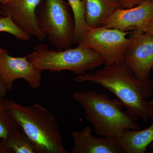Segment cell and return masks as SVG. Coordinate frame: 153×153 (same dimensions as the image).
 <instances>
[{
	"label": "cell",
	"mask_w": 153,
	"mask_h": 153,
	"mask_svg": "<svg viewBox=\"0 0 153 153\" xmlns=\"http://www.w3.org/2000/svg\"><path fill=\"white\" fill-rule=\"evenodd\" d=\"M12 0H0V4L1 5L5 4L10 2Z\"/></svg>",
	"instance_id": "7402d4cb"
},
{
	"label": "cell",
	"mask_w": 153,
	"mask_h": 153,
	"mask_svg": "<svg viewBox=\"0 0 153 153\" xmlns=\"http://www.w3.org/2000/svg\"><path fill=\"white\" fill-rule=\"evenodd\" d=\"M149 0H122L121 8L123 9L134 7Z\"/></svg>",
	"instance_id": "ac0fdd59"
},
{
	"label": "cell",
	"mask_w": 153,
	"mask_h": 153,
	"mask_svg": "<svg viewBox=\"0 0 153 153\" xmlns=\"http://www.w3.org/2000/svg\"><path fill=\"white\" fill-rule=\"evenodd\" d=\"M38 26L57 50L70 48L75 43L74 21L63 0H45L36 10Z\"/></svg>",
	"instance_id": "5b68a950"
},
{
	"label": "cell",
	"mask_w": 153,
	"mask_h": 153,
	"mask_svg": "<svg viewBox=\"0 0 153 153\" xmlns=\"http://www.w3.org/2000/svg\"><path fill=\"white\" fill-rule=\"evenodd\" d=\"M42 0H12L1 5L2 15L10 16L14 23L29 36L43 41L47 37L37 23L36 10Z\"/></svg>",
	"instance_id": "30bf717a"
},
{
	"label": "cell",
	"mask_w": 153,
	"mask_h": 153,
	"mask_svg": "<svg viewBox=\"0 0 153 153\" xmlns=\"http://www.w3.org/2000/svg\"><path fill=\"white\" fill-rule=\"evenodd\" d=\"M74 21V40L78 44L89 29L85 22L82 0H68Z\"/></svg>",
	"instance_id": "5bb4252c"
},
{
	"label": "cell",
	"mask_w": 153,
	"mask_h": 153,
	"mask_svg": "<svg viewBox=\"0 0 153 153\" xmlns=\"http://www.w3.org/2000/svg\"><path fill=\"white\" fill-rule=\"evenodd\" d=\"M153 18V1L149 0L130 8L117 9L102 26L131 33H144Z\"/></svg>",
	"instance_id": "ba28073f"
},
{
	"label": "cell",
	"mask_w": 153,
	"mask_h": 153,
	"mask_svg": "<svg viewBox=\"0 0 153 153\" xmlns=\"http://www.w3.org/2000/svg\"><path fill=\"white\" fill-rule=\"evenodd\" d=\"M72 97L100 136L113 137L118 140L126 131L140 129L138 118L124 110V105L118 99H111L106 93L94 90L75 91Z\"/></svg>",
	"instance_id": "7a4b0ae2"
},
{
	"label": "cell",
	"mask_w": 153,
	"mask_h": 153,
	"mask_svg": "<svg viewBox=\"0 0 153 153\" xmlns=\"http://www.w3.org/2000/svg\"><path fill=\"white\" fill-rule=\"evenodd\" d=\"M149 147L153 148V143H152V144H151L149 145ZM151 153H153V151Z\"/></svg>",
	"instance_id": "d4e9b609"
},
{
	"label": "cell",
	"mask_w": 153,
	"mask_h": 153,
	"mask_svg": "<svg viewBox=\"0 0 153 153\" xmlns=\"http://www.w3.org/2000/svg\"><path fill=\"white\" fill-rule=\"evenodd\" d=\"M117 1H118L120 2H120L122 0H117Z\"/></svg>",
	"instance_id": "4316f807"
},
{
	"label": "cell",
	"mask_w": 153,
	"mask_h": 153,
	"mask_svg": "<svg viewBox=\"0 0 153 153\" xmlns=\"http://www.w3.org/2000/svg\"><path fill=\"white\" fill-rule=\"evenodd\" d=\"M151 1H153V0H151Z\"/></svg>",
	"instance_id": "83f0119b"
},
{
	"label": "cell",
	"mask_w": 153,
	"mask_h": 153,
	"mask_svg": "<svg viewBox=\"0 0 153 153\" xmlns=\"http://www.w3.org/2000/svg\"><path fill=\"white\" fill-rule=\"evenodd\" d=\"M2 15L1 13V4H0V18L1 17V15Z\"/></svg>",
	"instance_id": "cb8c5ba5"
},
{
	"label": "cell",
	"mask_w": 153,
	"mask_h": 153,
	"mask_svg": "<svg viewBox=\"0 0 153 153\" xmlns=\"http://www.w3.org/2000/svg\"><path fill=\"white\" fill-rule=\"evenodd\" d=\"M118 142L123 153H145L153 143V123L150 126L142 130L126 131Z\"/></svg>",
	"instance_id": "4fadbf2b"
},
{
	"label": "cell",
	"mask_w": 153,
	"mask_h": 153,
	"mask_svg": "<svg viewBox=\"0 0 153 153\" xmlns=\"http://www.w3.org/2000/svg\"><path fill=\"white\" fill-rule=\"evenodd\" d=\"M7 100L5 97L0 99V139L3 142L20 128L7 112Z\"/></svg>",
	"instance_id": "2e32d148"
},
{
	"label": "cell",
	"mask_w": 153,
	"mask_h": 153,
	"mask_svg": "<svg viewBox=\"0 0 153 153\" xmlns=\"http://www.w3.org/2000/svg\"><path fill=\"white\" fill-rule=\"evenodd\" d=\"M132 40L127 49L123 61L138 79H149L153 67V37L145 33H131Z\"/></svg>",
	"instance_id": "9c48e42d"
},
{
	"label": "cell",
	"mask_w": 153,
	"mask_h": 153,
	"mask_svg": "<svg viewBox=\"0 0 153 153\" xmlns=\"http://www.w3.org/2000/svg\"><path fill=\"white\" fill-rule=\"evenodd\" d=\"M3 49H1V48H0V53L1 52L2 50Z\"/></svg>",
	"instance_id": "484cf974"
},
{
	"label": "cell",
	"mask_w": 153,
	"mask_h": 153,
	"mask_svg": "<svg viewBox=\"0 0 153 153\" xmlns=\"http://www.w3.org/2000/svg\"><path fill=\"white\" fill-rule=\"evenodd\" d=\"M4 142L12 153H36L33 143L21 128Z\"/></svg>",
	"instance_id": "9a60e30c"
},
{
	"label": "cell",
	"mask_w": 153,
	"mask_h": 153,
	"mask_svg": "<svg viewBox=\"0 0 153 153\" xmlns=\"http://www.w3.org/2000/svg\"><path fill=\"white\" fill-rule=\"evenodd\" d=\"M149 36L153 37V18L151 20L146 28L145 33Z\"/></svg>",
	"instance_id": "ffe728a7"
},
{
	"label": "cell",
	"mask_w": 153,
	"mask_h": 153,
	"mask_svg": "<svg viewBox=\"0 0 153 153\" xmlns=\"http://www.w3.org/2000/svg\"><path fill=\"white\" fill-rule=\"evenodd\" d=\"M152 70L153 71V67L152 68ZM147 103L149 106L151 108H152L153 109V99L152 100H150V101L147 102Z\"/></svg>",
	"instance_id": "603a6c76"
},
{
	"label": "cell",
	"mask_w": 153,
	"mask_h": 153,
	"mask_svg": "<svg viewBox=\"0 0 153 153\" xmlns=\"http://www.w3.org/2000/svg\"><path fill=\"white\" fill-rule=\"evenodd\" d=\"M42 71L37 70L28 60V55L14 57L9 55L6 49L0 53V76L7 87L12 90L17 79H24L30 87L37 89L41 85Z\"/></svg>",
	"instance_id": "52a82bcc"
},
{
	"label": "cell",
	"mask_w": 153,
	"mask_h": 153,
	"mask_svg": "<svg viewBox=\"0 0 153 153\" xmlns=\"http://www.w3.org/2000/svg\"><path fill=\"white\" fill-rule=\"evenodd\" d=\"M8 90L5 83L0 76V99L4 97Z\"/></svg>",
	"instance_id": "d6986e66"
},
{
	"label": "cell",
	"mask_w": 153,
	"mask_h": 153,
	"mask_svg": "<svg viewBox=\"0 0 153 153\" xmlns=\"http://www.w3.org/2000/svg\"><path fill=\"white\" fill-rule=\"evenodd\" d=\"M73 153H123L116 139L111 137L97 138L92 134L90 127L71 133Z\"/></svg>",
	"instance_id": "8fae6325"
},
{
	"label": "cell",
	"mask_w": 153,
	"mask_h": 153,
	"mask_svg": "<svg viewBox=\"0 0 153 153\" xmlns=\"http://www.w3.org/2000/svg\"><path fill=\"white\" fill-rule=\"evenodd\" d=\"M74 80L100 85L114 94L126 110L136 117L144 122L153 119V109L146 101L152 93L153 82L149 79L145 81L138 79L123 61L105 65L94 73L76 76Z\"/></svg>",
	"instance_id": "6da1fadb"
},
{
	"label": "cell",
	"mask_w": 153,
	"mask_h": 153,
	"mask_svg": "<svg viewBox=\"0 0 153 153\" xmlns=\"http://www.w3.org/2000/svg\"><path fill=\"white\" fill-rule=\"evenodd\" d=\"M0 153H12L6 147L2 140L0 139Z\"/></svg>",
	"instance_id": "44dd1931"
},
{
	"label": "cell",
	"mask_w": 153,
	"mask_h": 153,
	"mask_svg": "<svg viewBox=\"0 0 153 153\" xmlns=\"http://www.w3.org/2000/svg\"><path fill=\"white\" fill-rule=\"evenodd\" d=\"M131 32L101 26L89 28L78 45L88 47L97 52L104 60V65L109 66L123 61L124 57L132 37L127 36Z\"/></svg>",
	"instance_id": "8992f818"
},
{
	"label": "cell",
	"mask_w": 153,
	"mask_h": 153,
	"mask_svg": "<svg viewBox=\"0 0 153 153\" xmlns=\"http://www.w3.org/2000/svg\"><path fill=\"white\" fill-rule=\"evenodd\" d=\"M33 49L34 51L28 55V59L40 71H69L80 76L104 64L101 55L82 45L73 49L55 50L49 49L46 44H39Z\"/></svg>",
	"instance_id": "277c9868"
},
{
	"label": "cell",
	"mask_w": 153,
	"mask_h": 153,
	"mask_svg": "<svg viewBox=\"0 0 153 153\" xmlns=\"http://www.w3.org/2000/svg\"><path fill=\"white\" fill-rule=\"evenodd\" d=\"M0 32L10 33L20 41H27L30 38V36L17 27L10 16L0 18Z\"/></svg>",
	"instance_id": "e0dca14e"
},
{
	"label": "cell",
	"mask_w": 153,
	"mask_h": 153,
	"mask_svg": "<svg viewBox=\"0 0 153 153\" xmlns=\"http://www.w3.org/2000/svg\"><path fill=\"white\" fill-rule=\"evenodd\" d=\"M6 107L9 115L33 143L36 153H68L50 110L38 103L26 106L13 100H7Z\"/></svg>",
	"instance_id": "3957f363"
},
{
	"label": "cell",
	"mask_w": 153,
	"mask_h": 153,
	"mask_svg": "<svg viewBox=\"0 0 153 153\" xmlns=\"http://www.w3.org/2000/svg\"><path fill=\"white\" fill-rule=\"evenodd\" d=\"M85 22L89 28L101 27L116 10L121 8L117 0H82Z\"/></svg>",
	"instance_id": "7c38bea8"
}]
</instances>
